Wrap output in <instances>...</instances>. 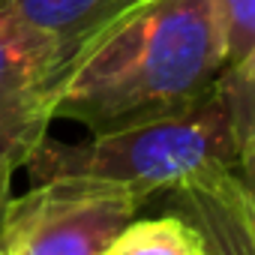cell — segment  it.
<instances>
[{
	"label": "cell",
	"instance_id": "cell-1",
	"mask_svg": "<svg viewBox=\"0 0 255 255\" xmlns=\"http://www.w3.org/2000/svg\"><path fill=\"white\" fill-rule=\"evenodd\" d=\"M225 72L213 0H135L66 60L54 120L105 132L192 105Z\"/></svg>",
	"mask_w": 255,
	"mask_h": 255
},
{
	"label": "cell",
	"instance_id": "cell-2",
	"mask_svg": "<svg viewBox=\"0 0 255 255\" xmlns=\"http://www.w3.org/2000/svg\"><path fill=\"white\" fill-rule=\"evenodd\" d=\"M240 144L219 81L192 105L90 132L84 141L42 138L27 159L30 186L39 183H90L126 192L138 201L165 195L186 180L216 168H234Z\"/></svg>",
	"mask_w": 255,
	"mask_h": 255
},
{
	"label": "cell",
	"instance_id": "cell-3",
	"mask_svg": "<svg viewBox=\"0 0 255 255\" xmlns=\"http://www.w3.org/2000/svg\"><path fill=\"white\" fill-rule=\"evenodd\" d=\"M144 201L90 183H39L9 198L0 237L3 255H102Z\"/></svg>",
	"mask_w": 255,
	"mask_h": 255
},
{
	"label": "cell",
	"instance_id": "cell-4",
	"mask_svg": "<svg viewBox=\"0 0 255 255\" xmlns=\"http://www.w3.org/2000/svg\"><path fill=\"white\" fill-rule=\"evenodd\" d=\"M66 60L54 36L0 0V159L24 168L48 135Z\"/></svg>",
	"mask_w": 255,
	"mask_h": 255
},
{
	"label": "cell",
	"instance_id": "cell-5",
	"mask_svg": "<svg viewBox=\"0 0 255 255\" xmlns=\"http://www.w3.org/2000/svg\"><path fill=\"white\" fill-rule=\"evenodd\" d=\"M9 6L54 36L63 60H69L93 30H99L123 6H129V0H9Z\"/></svg>",
	"mask_w": 255,
	"mask_h": 255
},
{
	"label": "cell",
	"instance_id": "cell-6",
	"mask_svg": "<svg viewBox=\"0 0 255 255\" xmlns=\"http://www.w3.org/2000/svg\"><path fill=\"white\" fill-rule=\"evenodd\" d=\"M114 255H207L201 231L168 210L165 216L141 219L135 216L111 246Z\"/></svg>",
	"mask_w": 255,
	"mask_h": 255
},
{
	"label": "cell",
	"instance_id": "cell-7",
	"mask_svg": "<svg viewBox=\"0 0 255 255\" xmlns=\"http://www.w3.org/2000/svg\"><path fill=\"white\" fill-rule=\"evenodd\" d=\"M219 90L225 96L240 150L255 144V48L219 75Z\"/></svg>",
	"mask_w": 255,
	"mask_h": 255
},
{
	"label": "cell",
	"instance_id": "cell-8",
	"mask_svg": "<svg viewBox=\"0 0 255 255\" xmlns=\"http://www.w3.org/2000/svg\"><path fill=\"white\" fill-rule=\"evenodd\" d=\"M225 69L255 48V0H213Z\"/></svg>",
	"mask_w": 255,
	"mask_h": 255
},
{
	"label": "cell",
	"instance_id": "cell-9",
	"mask_svg": "<svg viewBox=\"0 0 255 255\" xmlns=\"http://www.w3.org/2000/svg\"><path fill=\"white\" fill-rule=\"evenodd\" d=\"M234 171H237V177H240V183H243L249 201L255 204V144H246V147L240 150Z\"/></svg>",
	"mask_w": 255,
	"mask_h": 255
},
{
	"label": "cell",
	"instance_id": "cell-10",
	"mask_svg": "<svg viewBox=\"0 0 255 255\" xmlns=\"http://www.w3.org/2000/svg\"><path fill=\"white\" fill-rule=\"evenodd\" d=\"M12 174H15V165H9L6 159H0V225H3V213H6V204H9V189H12Z\"/></svg>",
	"mask_w": 255,
	"mask_h": 255
},
{
	"label": "cell",
	"instance_id": "cell-11",
	"mask_svg": "<svg viewBox=\"0 0 255 255\" xmlns=\"http://www.w3.org/2000/svg\"><path fill=\"white\" fill-rule=\"evenodd\" d=\"M0 255H3V237H0Z\"/></svg>",
	"mask_w": 255,
	"mask_h": 255
},
{
	"label": "cell",
	"instance_id": "cell-12",
	"mask_svg": "<svg viewBox=\"0 0 255 255\" xmlns=\"http://www.w3.org/2000/svg\"><path fill=\"white\" fill-rule=\"evenodd\" d=\"M102 255H114V252H111V249H108V252H102Z\"/></svg>",
	"mask_w": 255,
	"mask_h": 255
},
{
	"label": "cell",
	"instance_id": "cell-13",
	"mask_svg": "<svg viewBox=\"0 0 255 255\" xmlns=\"http://www.w3.org/2000/svg\"><path fill=\"white\" fill-rule=\"evenodd\" d=\"M204 246H207V243H204ZM207 255H216V252H210V249H207Z\"/></svg>",
	"mask_w": 255,
	"mask_h": 255
},
{
	"label": "cell",
	"instance_id": "cell-14",
	"mask_svg": "<svg viewBox=\"0 0 255 255\" xmlns=\"http://www.w3.org/2000/svg\"><path fill=\"white\" fill-rule=\"evenodd\" d=\"M129 3H135V0H129Z\"/></svg>",
	"mask_w": 255,
	"mask_h": 255
}]
</instances>
